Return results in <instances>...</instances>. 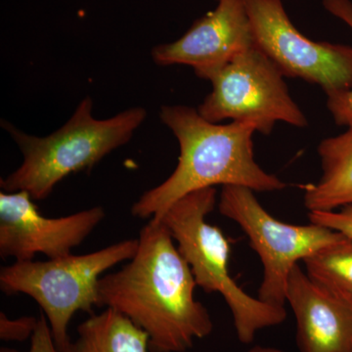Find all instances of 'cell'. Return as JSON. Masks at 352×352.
Wrapping results in <instances>:
<instances>
[{"label":"cell","instance_id":"cell-17","mask_svg":"<svg viewBox=\"0 0 352 352\" xmlns=\"http://www.w3.org/2000/svg\"><path fill=\"white\" fill-rule=\"evenodd\" d=\"M310 222L320 224L352 238V205L331 212H309Z\"/></svg>","mask_w":352,"mask_h":352},{"label":"cell","instance_id":"cell-10","mask_svg":"<svg viewBox=\"0 0 352 352\" xmlns=\"http://www.w3.org/2000/svg\"><path fill=\"white\" fill-rule=\"evenodd\" d=\"M217 1V8L197 20L182 38L155 46V63L187 65L197 76L208 80L234 57L256 45L244 0Z\"/></svg>","mask_w":352,"mask_h":352},{"label":"cell","instance_id":"cell-7","mask_svg":"<svg viewBox=\"0 0 352 352\" xmlns=\"http://www.w3.org/2000/svg\"><path fill=\"white\" fill-rule=\"evenodd\" d=\"M284 76L258 46H252L208 78L212 91L198 112L208 122H247L263 134L271 133L277 122L307 126V117L289 95Z\"/></svg>","mask_w":352,"mask_h":352},{"label":"cell","instance_id":"cell-4","mask_svg":"<svg viewBox=\"0 0 352 352\" xmlns=\"http://www.w3.org/2000/svg\"><path fill=\"white\" fill-rule=\"evenodd\" d=\"M217 204V189L208 187L187 194L154 219L170 231L178 251L189 264L196 283L206 293L223 296L232 314L238 340L254 342L263 329L286 320L285 307L261 302L245 293L228 270L230 244L217 226L207 222Z\"/></svg>","mask_w":352,"mask_h":352},{"label":"cell","instance_id":"cell-12","mask_svg":"<svg viewBox=\"0 0 352 352\" xmlns=\"http://www.w3.org/2000/svg\"><path fill=\"white\" fill-rule=\"evenodd\" d=\"M322 176L305 186L303 203L309 212H331L352 205V126L324 139L318 146Z\"/></svg>","mask_w":352,"mask_h":352},{"label":"cell","instance_id":"cell-6","mask_svg":"<svg viewBox=\"0 0 352 352\" xmlns=\"http://www.w3.org/2000/svg\"><path fill=\"white\" fill-rule=\"evenodd\" d=\"M243 186L222 187L220 214L238 224L263 264L258 298L274 307H285L289 275L300 261L346 238L320 224L295 226L280 221Z\"/></svg>","mask_w":352,"mask_h":352},{"label":"cell","instance_id":"cell-8","mask_svg":"<svg viewBox=\"0 0 352 352\" xmlns=\"http://www.w3.org/2000/svg\"><path fill=\"white\" fill-rule=\"evenodd\" d=\"M254 41L285 76L319 85L326 94L352 88V46L316 43L289 20L282 0H244Z\"/></svg>","mask_w":352,"mask_h":352},{"label":"cell","instance_id":"cell-1","mask_svg":"<svg viewBox=\"0 0 352 352\" xmlns=\"http://www.w3.org/2000/svg\"><path fill=\"white\" fill-rule=\"evenodd\" d=\"M138 242L129 263L99 280L98 307L142 329L150 352H186L214 330L210 312L195 298V277L160 220L141 229Z\"/></svg>","mask_w":352,"mask_h":352},{"label":"cell","instance_id":"cell-9","mask_svg":"<svg viewBox=\"0 0 352 352\" xmlns=\"http://www.w3.org/2000/svg\"><path fill=\"white\" fill-rule=\"evenodd\" d=\"M105 217L94 207L68 217L48 219L25 191L0 193V256L32 261L38 254L64 258L82 244Z\"/></svg>","mask_w":352,"mask_h":352},{"label":"cell","instance_id":"cell-5","mask_svg":"<svg viewBox=\"0 0 352 352\" xmlns=\"http://www.w3.org/2000/svg\"><path fill=\"white\" fill-rule=\"evenodd\" d=\"M138 239L122 241L99 251L46 261H15L0 271V288L7 295L25 294L43 308L59 352H72L69 325L78 311L94 314L99 280L106 271L131 261Z\"/></svg>","mask_w":352,"mask_h":352},{"label":"cell","instance_id":"cell-3","mask_svg":"<svg viewBox=\"0 0 352 352\" xmlns=\"http://www.w3.org/2000/svg\"><path fill=\"white\" fill-rule=\"evenodd\" d=\"M92 105L91 98L83 99L68 122L46 138L29 135L6 122L3 126L19 146L24 161L1 180L4 192L25 191L32 200L47 198L66 176L89 170L126 144L147 116L144 108L136 107L96 120Z\"/></svg>","mask_w":352,"mask_h":352},{"label":"cell","instance_id":"cell-11","mask_svg":"<svg viewBox=\"0 0 352 352\" xmlns=\"http://www.w3.org/2000/svg\"><path fill=\"white\" fill-rule=\"evenodd\" d=\"M286 302L300 352H352V305L314 282L300 264L289 275Z\"/></svg>","mask_w":352,"mask_h":352},{"label":"cell","instance_id":"cell-16","mask_svg":"<svg viewBox=\"0 0 352 352\" xmlns=\"http://www.w3.org/2000/svg\"><path fill=\"white\" fill-rule=\"evenodd\" d=\"M38 319L32 316H24L10 319L4 312L0 314V339L10 342H24L32 339L38 327Z\"/></svg>","mask_w":352,"mask_h":352},{"label":"cell","instance_id":"cell-2","mask_svg":"<svg viewBox=\"0 0 352 352\" xmlns=\"http://www.w3.org/2000/svg\"><path fill=\"white\" fill-rule=\"evenodd\" d=\"M160 118L179 143L178 164L168 179L145 192L132 206L134 217H159L187 194L217 185L247 187L254 192L286 188V183L266 173L254 160L252 135L256 131L252 124H214L187 106H164Z\"/></svg>","mask_w":352,"mask_h":352},{"label":"cell","instance_id":"cell-13","mask_svg":"<svg viewBox=\"0 0 352 352\" xmlns=\"http://www.w3.org/2000/svg\"><path fill=\"white\" fill-rule=\"evenodd\" d=\"M72 352H150L149 337L124 315L106 308L78 326Z\"/></svg>","mask_w":352,"mask_h":352},{"label":"cell","instance_id":"cell-19","mask_svg":"<svg viewBox=\"0 0 352 352\" xmlns=\"http://www.w3.org/2000/svg\"><path fill=\"white\" fill-rule=\"evenodd\" d=\"M247 352H287L276 347L256 346L250 349Z\"/></svg>","mask_w":352,"mask_h":352},{"label":"cell","instance_id":"cell-15","mask_svg":"<svg viewBox=\"0 0 352 352\" xmlns=\"http://www.w3.org/2000/svg\"><path fill=\"white\" fill-rule=\"evenodd\" d=\"M323 4L326 10L344 21L352 30L351 0H323ZM327 107L338 126H352V88L327 95Z\"/></svg>","mask_w":352,"mask_h":352},{"label":"cell","instance_id":"cell-14","mask_svg":"<svg viewBox=\"0 0 352 352\" xmlns=\"http://www.w3.org/2000/svg\"><path fill=\"white\" fill-rule=\"evenodd\" d=\"M303 263L314 282L352 305V238L324 248Z\"/></svg>","mask_w":352,"mask_h":352},{"label":"cell","instance_id":"cell-18","mask_svg":"<svg viewBox=\"0 0 352 352\" xmlns=\"http://www.w3.org/2000/svg\"><path fill=\"white\" fill-rule=\"evenodd\" d=\"M0 352H18L15 349H1ZM28 352H59L52 333H51L50 324L45 315L41 314L38 318V327L34 331L31 339V347Z\"/></svg>","mask_w":352,"mask_h":352}]
</instances>
